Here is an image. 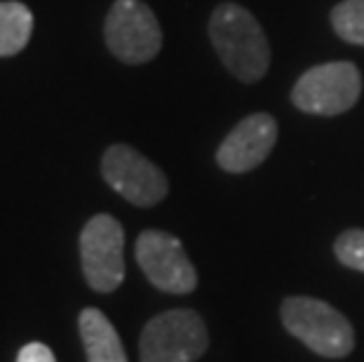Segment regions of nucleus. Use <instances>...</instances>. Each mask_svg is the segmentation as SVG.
<instances>
[{"mask_svg":"<svg viewBox=\"0 0 364 362\" xmlns=\"http://www.w3.org/2000/svg\"><path fill=\"white\" fill-rule=\"evenodd\" d=\"M362 78L350 61L313 66L294 85L291 99L301 111L315 115H338L350 111L360 99Z\"/></svg>","mask_w":364,"mask_h":362,"instance_id":"4","label":"nucleus"},{"mask_svg":"<svg viewBox=\"0 0 364 362\" xmlns=\"http://www.w3.org/2000/svg\"><path fill=\"white\" fill-rule=\"evenodd\" d=\"M334 252L343 266L364 273V230L353 228L341 233L334 245Z\"/></svg>","mask_w":364,"mask_h":362,"instance_id":"13","label":"nucleus"},{"mask_svg":"<svg viewBox=\"0 0 364 362\" xmlns=\"http://www.w3.org/2000/svg\"><path fill=\"white\" fill-rule=\"evenodd\" d=\"M17 362H57V360H54V353L48 346L33 341V344H26L24 348L19 351Z\"/></svg>","mask_w":364,"mask_h":362,"instance_id":"14","label":"nucleus"},{"mask_svg":"<svg viewBox=\"0 0 364 362\" xmlns=\"http://www.w3.org/2000/svg\"><path fill=\"white\" fill-rule=\"evenodd\" d=\"M78 322L87 362H127L120 336L102 311L85 308Z\"/></svg>","mask_w":364,"mask_h":362,"instance_id":"10","label":"nucleus"},{"mask_svg":"<svg viewBox=\"0 0 364 362\" xmlns=\"http://www.w3.org/2000/svg\"><path fill=\"white\" fill-rule=\"evenodd\" d=\"M277 142V122L268 113H252L230 129L216 151V163L233 174L250 172L270 156Z\"/></svg>","mask_w":364,"mask_h":362,"instance_id":"9","label":"nucleus"},{"mask_svg":"<svg viewBox=\"0 0 364 362\" xmlns=\"http://www.w3.org/2000/svg\"><path fill=\"white\" fill-rule=\"evenodd\" d=\"M33 33V14L24 3H0V57L21 52Z\"/></svg>","mask_w":364,"mask_h":362,"instance_id":"11","label":"nucleus"},{"mask_svg":"<svg viewBox=\"0 0 364 362\" xmlns=\"http://www.w3.org/2000/svg\"><path fill=\"white\" fill-rule=\"evenodd\" d=\"M106 45L125 64H146L162 48L156 14L141 0H115L104 26Z\"/></svg>","mask_w":364,"mask_h":362,"instance_id":"5","label":"nucleus"},{"mask_svg":"<svg viewBox=\"0 0 364 362\" xmlns=\"http://www.w3.org/2000/svg\"><path fill=\"white\" fill-rule=\"evenodd\" d=\"M209 36L226 68L242 82H257L268 71L270 50L257 17L242 5L223 3L212 12Z\"/></svg>","mask_w":364,"mask_h":362,"instance_id":"1","label":"nucleus"},{"mask_svg":"<svg viewBox=\"0 0 364 362\" xmlns=\"http://www.w3.org/2000/svg\"><path fill=\"white\" fill-rule=\"evenodd\" d=\"M209 336L196 311H167L141 332V362H196L207 351Z\"/></svg>","mask_w":364,"mask_h":362,"instance_id":"3","label":"nucleus"},{"mask_svg":"<svg viewBox=\"0 0 364 362\" xmlns=\"http://www.w3.org/2000/svg\"><path fill=\"white\" fill-rule=\"evenodd\" d=\"M282 322L308 348L324 358H346L355 348V332L334 306L313 297H291L282 304Z\"/></svg>","mask_w":364,"mask_h":362,"instance_id":"2","label":"nucleus"},{"mask_svg":"<svg viewBox=\"0 0 364 362\" xmlns=\"http://www.w3.org/2000/svg\"><path fill=\"white\" fill-rule=\"evenodd\" d=\"M102 174L115 193L139 207L158 205L169 191L162 169L125 144H115L104 153Z\"/></svg>","mask_w":364,"mask_h":362,"instance_id":"7","label":"nucleus"},{"mask_svg":"<svg viewBox=\"0 0 364 362\" xmlns=\"http://www.w3.org/2000/svg\"><path fill=\"white\" fill-rule=\"evenodd\" d=\"M134 254L146 278L158 289L169 294H188L198 287L196 266L191 264L179 238L165 230H144Z\"/></svg>","mask_w":364,"mask_h":362,"instance_id":"8","label":"nucleus"},{"mask_svg":"<svg viewBox=\"0 0 364 362\" xmlns=\"http://www.w3.org/2000/svg\"><path fill=\"white\" fill-rule=\"evenodd\" d=\"M125 233L111 214H97L80 233L82 273L95 292H113L125 280Z\"/></svg>","mask_w":364,"mask_h":362,"instance_id":"6","label":"nucleus"},{"mask_svg":"<svg viewBox=\"0 0 364 362\" xmlns=\"http://www.w3.org/2000/svg\"><path fill=\"white\" fill-rule=\"evenodd\" d=\"M331 26L346 43L364 48V0H343L331 10Z\"/></svg>","mask_w":364,"mask_h":362,"instance_id":"12","label":"nucleus"}]
</instances>
